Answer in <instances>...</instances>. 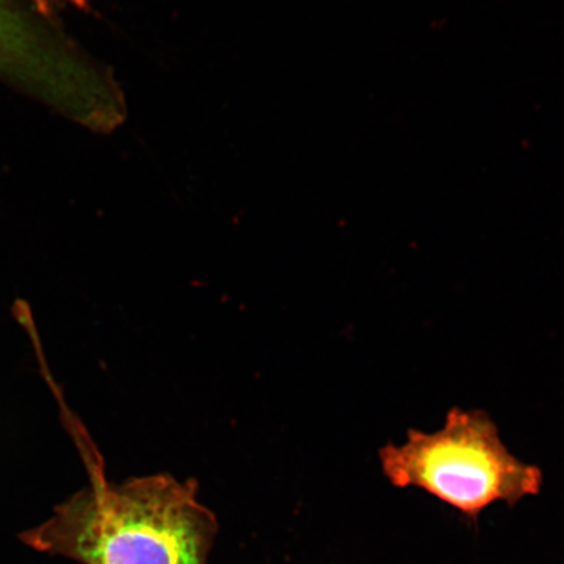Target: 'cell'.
Segmentation results:
<instances>
[{
    "label": "cell",
    "instance_id": "2",
    "mask_svg": "<svg viewBox=\"0 0 564 564\" xmlns=\"http://www.w3.org/2000/svg\"><path fill=\"white\" fill-rule=\"evenodd\" d=\"M383 475L394 488H417L453 507L469 524L490 506L513 509L538 496L544 475L514 456L497 423L481 409L453 408L434 433L409 429L403 444L379 449Z\"/></svg>",
    "mask_w": 564,
    "mask_h": 564
},
{
    "label": "cell",
    "instance_id": "3",
    "mask_svg": "<svg viewBox=\"0 0 564 564\" xmlns=\"http://www.w3.org/2000/svg\"><path fill=\"white\" fill-rule=\"evenodd\" d=\"M77 65V55L51 32L0 0V76L54 105L73 88Z\"/></svg>",
    "mask_w": 564,
    "mask_h": 564
},
{
    "label": "cell",
    "instance_id": "4",
    "mask_svg": "<svg viewBox=\"0 0 564 564\" xmlns=\"http://www.w3.org/2000/svg\"><path fill=\"white\" fill-rule=\"evenodd\" d=\"M34 9L44 17H52L55 11L74 6L76 9H86L87 0H31Z\"/></svg>",
    "mask_w": 564,
    "mask_h": 564
},
{
    "label": "cell",
    "instance_id": "1",
    "mask_svg": "<svg viewBox=\"0 0 564 564\" xmlns=\"http://www.w3.org/2000/svg\"><path fill=\"white\" fill-rule=\"evenodd\" d=\"M215 534L192 486L152 477L121 486L96 479L23 540L83 564H207Z\"/></svg>",
    "mask_w": 564,
    "mask_h": 564
}]
</instances>
